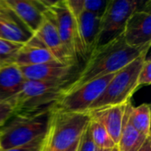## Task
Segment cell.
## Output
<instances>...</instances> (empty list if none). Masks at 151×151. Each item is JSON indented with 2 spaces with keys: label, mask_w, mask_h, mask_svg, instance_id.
I'll list each match as a JSON object with an SVG mask.
<instances>
[{
  "label": "cell",
  "mask_w": 151,
  "mask_h": 151,
  "mask_svg": "<svg viewBox=\"0 0 151 151\" xmlns=\"http://www.w3.org/2000/svg\"><path fill=\"white\" fill-rule=\"evenodd\" d=\"M23 44L0 38V65L14 64V59Z\"/></svg>",
  "instance_id": "44dd1931"
},
{
  "label": "cell",
  "mask_w": 151,
  "mask_h": 151,
  "mask_svg": "<svg viewBox=\"0 0 151 151\" xmlns=\"http://www.w3.org/2000/svg\"><path fill=\"white\" fill-rule=\"evenodd\" d=\"M150 48V45L138 48L130 47L126 43L122 35L118 36L93 50L84 67L65 92L72 91L96 78L116 73L141 55L148 53Z\"/></svg>",
  "instance_id": "6da1fadb"
},
{
  "label": "cell",
  "mask_w": 151,
  "mask_h": 151,
  "mask_svg": "<svg viewBox=\"0 0 151 151\" xmlns=\"http://www.w3.org/2000/svg\"><path fill=\"white\" fill-rule=\"evenodd\" d=\"M73 66L55 60L41 65L19 66V69L27 81H51L69 79Z\"/></svg>",
  "instance_id": "30bf717a"
},
{
  "label": "cell",
  "mask_w": 151,
  "mask_h": 151,
  "mask_svg": "<svg viewBox=\"0 0 151 151\" xmlns=\"http://www.w3.org/2000/svg\"><path fill=\"white\" fill-rule=\"evenodd\" d=\"M151 60L150 58H146V59L143 62V65L141 68V71L139 73L137 85L138 88L141 86H149L151 83Z\"/></svg>",
  "instance_id": "603a6c76"
},
{
  "label": "cell",
  "mask_w": 151,
  "mask_h": 151,
  "mask_svg": "<svg viewBox=\"0 0 151 151\" xmlns=\"http://www.w3.org/2000/svg\"><path fill=\"white\" fill-rule=\"evenodd\" d=\"M70 84V79L26 81L20 91L8 102L13 109V116H34L52 111Z\"/></svg>",
  "instance_id": "7a4b0ae2"
},
{
  "label": "cell",
  "mask_w": 151,
  "mask_h": 151,
  "mask_svg": "<svg viewBox=\"0 0 151 151\" xmlns=\"http://www.w3.org/2000/svg\"><path fill=\"white\" fill-rule=\"evenodd\" d=\"M90 120L88 112L51 111L42 151H65L78 142Z\"/></svg>",
  "instance_id": "3957f363"
},
{
  "label": "cell",
  "mask_w": 151,
  "mask_h": 151,
  "mask_svg": "<svg viewBox=\"0 0 151 151\" xmlns=\"http://www.w3.org/2000/svg\"><path fill=\"white\" fill-rule=\"evenodd\" d=\"M55 60L57 59L33 35L27 43L23 44L17 53L14 64L18 66H27L41 65Z\"/></svg>",
  "instance_id": "2e32d148"
},
{
  "label": "cell",
  "mask_w": 151,
  "mask_h": 151,
  "mask_svg": "<svg viewBox=\"0 0 151 151\" xmlns=\"http://www.w3.org/2000/svg\"><path fill=\"white\" fill-rule=\"evenodd\" d=\"M43 15L56 27L61 42L70 58L75 63L79 56L85 58L78 34L76 19L68 8L65 0L56 1L52 6L43 12Z\"/></svg>",
  "instance_id": "8992f818"
},
{
  "label": "cell",
  "mask_w": 151,
  "mask_h": 151,
  "mask_svg": "<svg viewBox=\"0 0 151 151\" xmlns=\"http://www.w3.org/2000/svg\"><path fill=\"white\" fill-rule=\"evenodd\" d=\"M131 102H127L123 117V124L119 143L117 145L119 151H138L146 139L150 136H145L140 134L130 123L128 119V110Z\"/></svg>",
  "instance_id": "e0dca14e"
},
{
  "label": "cell",
  "mask_w": 151,
  "mask_h": 151,
  "mask_svg": "<svg viewBox=\"0 0 151 151\" xmlns=\"http://www.w3.org/2000/svg\"><path fill=\"white\" fill-rule=\"evenodd\" d=\"M14 16L34 35L42 25L45 9L39 1L35 0H5Z\"/></svg>",
  "instance_id": "8fae6325"
},
{
  "label": "cell",
  "mask_w": 151,
  "mask_h": 151,
  "mask_svg": "<svg viewBox=\"0 0 151 151\" xmlns=\"http://www.w3.org/2000/svg\"><path fill=\"white\" fill-rule=\"evenodd\" d=\"M141 4L136 0H109L106 10L101 18L96 48L121 35L127 19L136 10L141 8Z\"/></svg>",
  "instance_id": "52a82bcc"
},
{
  "label": "cell",
  "mask_w": 151,
  "mask_h": 151,
  "mask_svg": "<svg viewBox=\"0 0 151 151\" xmlns=\"http://www.w3.org/2000/svg\"><path fill=\"white\" fill-rule=\"evenodd\" d=\"M127 104L106 106L88 111L90 119L98 121L104 126L116 145L119 141Z\"/></svg>",
  "instance_id": "5bb4252c"
},
{
  "label": "cell",
  "mask_w": 151,
  "mask_h": 151,
  "mask_svg": "<svg viewBox=\"0 0 151 151\" xmlns=\"http://www.w3.org/2000/svg\"><path fill=\"white\" fill-rule=\"evenodd\" d=\"M78 144H79V141L76 142L73 145H72L68 150H66L65 151H77V148H78Z\"/></svg>",
  "instance_id": "f1b7e54d"
},
{
  "label": "cell",
  "mask_w": 151,
  "mask_h": 151,
  "mask_svg": "<svg viewBox=\"0 0 151 151\" xmlns=\"http://www.w3.org/2000/svg\"><path fill=\"white\" fill-rule=\"evenodd\" d=\"M88 129L92 140L97 149H113L117 145L113 142L104 126L98 121L90 119Z\"/></svg>",
  "instance_id": "ffe728a7"
},
{
  "label": "cell",
  "mask_w": 151,
  "mask_h": 151,
  "mask_svg": "<svg viewBox=\"0 0 151 151\" xmlns=\"http://www.w3.org/2000/svg\"><path fill=\"white\" fill-rule=\"evenodd\" d=\"M75 19L84 57L88 58L97 46L101 27V17L83 11Z\"/></svg>",
  "instance_id": "4fadbf2b"
},
{
  "label": "cell",
  "mask_w": 151,
  "mask_h": 151,
  "mask_svg": "<svg viewBox=\"0 0 151 151\" xmlns=\"http://www.w3.org/2000/svg\"><path fill=\"white\" fill-rule=\"evenodd\" d=\"M114 74L96 78L72 91L65 92L55 109L66 112H88L92 104L103 93Z\"/></svg>",
  "instance_id": "ba28073f"
},
{
  "label": "cell",
  "mask_w": 151,
  "mask_h": 151,
  "mask_svg": "<svg viewBox=\"0 0 151 151\" xmlns=\"http://www.w3.org/2000/svg\"><path fill=\"white\" fill-rule=\"evenodd\" d=\"M15 18L14 14L7 6L5 0H0V22L12 20Z\"/></svg>",
  "instance_id": "4316f807"
},
{
  "label": "cell",
  "mask_w": 151,
  "mask_h": 151,
  "mask_svg": "<svg viewBox=\"0 0 151 151\" xmlns=\"http://www.w3.org/2000/svg\"><path fill=\"white\" fill-rule=\"evenodd\" d=\"M33 34L17 19L0 22V38L16 43L25 44L32 37Z\"/></svg>",
  "instance_id": "ac0fdd59"
},
{
  "label": "cell",
  "mask_w": 151,
  "mask_h": 151,
  "mask_svg": "<svg viewBox=\"0 0 151 151\" xmlns=\"http://www.w3.org/2000/svg\"><path fill=\"white\" fill-rule=\"evenodd\" d=\"M19 66L16 64L0 65V102H9L26 82Z\"/></svg>",
  "instance_id": "9a60e30c"
},
{
  "label": "cell",
  "mask_w": 151,
  "mask_h": 151,
  "mask_svg": "<svg viewBox=\"0 0 151 151\" xmlns=\"http://www.w3.org/2000/svg\"><path fill=\"white\" fill-rule=\"evenodd\" d=\"M51 111L34 116H13L0 128V150L18 148L44 135Z\"/></svg>",
  "instance_id": "5b68a950"
},
{
  "label": "cell",
  "mask_w": 151,
  "mask_h": 151,
  "mask_svg": "<svg viewBox=\"0 0 151 151\" xmlns=\"http://www.w3.org/2000/svg\"><path fill=\"white\" fill-rule=\"evenodd\" d=\"M138 151H151L150 137H148L146 139V141L144 142V143L142 144V146L141 147V149Z\"/></svg>",
  "instance_id": "83f0119b"
},
{
  "label": "cell",
  "mask_w": 151,
  "mask_h": 151,
  "mask_svg": "<svg viewBox=\"0 0 151 151\" xmlns=\"http://www.w3.org/2000/svg\"><path fill=\"white\" fill-rule=\"evenodd\" d=\"M34 37L36 38L58 61L64 64L75 65V62L67 54L56 27L46 17H44V19L38 30L34 34Z\"/></svg>",
  "instance_id": "7c38bea8"
},
{
  "label": "cell",
  "mask_w": 151,
  "mask_h": 151,
  "mask_svg": "<svg viewBox=\"0 0 151 151\" xmlns=\"http://www.w3.org/2000/svg\"><path fill=\"white\" fill-rule=\"evenodd\" d=\"M96 147L92 140V137L90 135V132L88 129V125L85 131L83 132L82 135L81 136L79 140V144L77 151H96Z\"/></svg>",
  "instance_id": "cb8c5ba5"
},
{
  "label": "cell",
  "mask_w": 151,
  "mask_h": 151,
  "mask_svg": "<svg viewBox=\"0 0 151 151\" xmlns=\"http://www.w3.org/2000/svg\"><path fill=\"white\" fill-rule=\"evenodd\" d=\"M114 148H115V147H114ZM114 148H113V149H97V148H96V151H113Z\"/></svg>",
  "instance_id": "f546056e"
},
{
  "label": "cell",
  "mask_w": 151,
  "mask_h": 151,
  "mask_svg": "<svg viewBox=\"0 0 151 151\" xmlns=\"http://www.w3.org/2000/svg\"><path fill=\"white\" fill-rule=\"evenodd\" d=\"M113 151H119V150H118V147L116 146L115 148H114V150H113Z\"/></svg>",
  "instance_id": "4dcf8cb0"
},
{
  "label": "cell",
  "mask_w": 151,
  "mask_h": 151,
  "mask_svg": "<svg viewBox=\"0 0 151 151\" xmlns=\"http://www.w3.org/2000/svg\"><path fill=\"white\" fill-rule=\"evenodd\" d=\"M128 119L140 134L150 136V106L149 104H142L137 107H134L130 104Z\"/></svg>",
  "instance_id": "d6986e66"
},
{
  "label": "cell",
  "mask_w": 151,
  "mask_h": 151,
  "mask_svg": "<svg viewBox=\"0 0 151 151\" xmlns=\"http://www.w3.org/2000/svg\"><path fill=\"white\" fill-rule=\"evenodd\" d=\"M108 3L109 0H83V8L84 11L102 18Z\"/></svg>",
  "instance_id": "7402d4cb"
},
{
  "label": "cell",
  "mask_w": 151,
  "mask_h": 151,
  "mask_svg": "<svg viewBox=\"0 0 151 151\" xmlns=\"http://www.w3.org/2000/svg\"><path fill=\"white\" fill-rule=\"evenodd\" d=\"M146 58L147 53H144L117 72L88 111L111 105L125 104L129 102L138 88L139 73Z\"/></svg>",
  "instance_id": "277c9868"
},
{
  "label": "cell",
  "mask_w": 151,
  "mask_h": 151,
  "mask_svg": "<svg viewBox=\"0 0 151 151\" xmlns=\"http://www.w3.org/2000/svg\"><path fill=\"white\" fill-rule=\"evenodd\" d=\"M13 117V109L8 102H0V128Z\"/></svg>",
  "instance_id": "484cf974"
},
{
  "label": "cell",
  "mask_w": 151,
  "mask_h": 151,
  "mask_svg": "<svg viewBox=\"0 0 151 151\" xmlns=\"http://www.w3.org/2000/svg\"><path fill=\"white\" fill-rule=\"evenodd\" d=\"M45 135H46V134L44 135L37 138L36 140L31 142L30 143L24 145V146L0 151H42L43 145H44V141H45Z\"/></svg>",
  "instance_id": "d4e9b609"
},
{
  "label": "cell",
  "mask_w": 151,
  "mask_h": 151,
  "mask_svg": "<svg viewBox=\"0 0 151 151\" xmlns=\"http://www.w3.org/2000/svg\"><path fill=\"white\" fill-rule=\"evenodd\" d=\"M150 2L136 10L127 19L122 33L130 47H143L151 43V13Z\"/></svg>",
  "instance_id": "9c48e42d"
},
{
  "label": "cell",
  "mask_w": 151,
  "mask_h": 151,
  "mask_svg": "<svg viewBox=\"0 0 151 151\" xmlns=\"http://www.w3.org/2000/svg\"></svg>",
  "instance_id": "1f68e13d"
}]
</instances>
